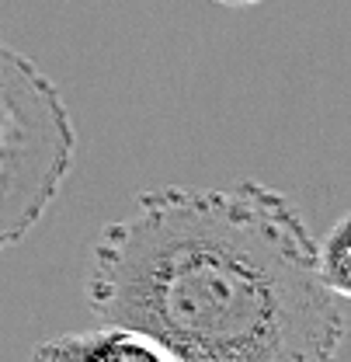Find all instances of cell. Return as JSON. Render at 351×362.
Returning a JSON list of instances; mask_svg holds the SVG:
<instances>
[{
    "mask_svg": "<svg viewBox=\"0 0 351 362\" xmlns=\"http://www.w3.org/2000/svg\"><path fill=\"white\" fill-rule=\"evenodd\" d=\"M348 230H351V220L348 213L345 216H338L331 230L323 233V240H316V275H320V282L334 293V296H341V300H348L351 293V240H348Z\"/></svg>",
    "mask_w": 351,
    "mask_h": 362,
    "instance_id": "cell-4",
    "label": "cell"
},
{
    "mask_svg": "<svg viewBox=\"0 0 351 362\" xmlns=\"http://www.w3.org/2000/svg\"><path fill=\"white\" fill-rule=\"evenodd\" d=\"M32 362H174L153 338L105 324L94 331H70L59 338L39 341L32 349Z\"/></svg>",
    "mask_w": 351,
    "mask_h": 362,
    "instance_id": "cell-3",
    "label": "cell"
},
{
    "mask_svg": "<svg viewBox=\"0 0 351 362\" xmlns=\"http://www.w3.org/2000/svg\"><path fill=\"white\" fill-rule=\"evenodd\" d=\"M213 4H226V7H251L258 0H213Z\"/></svg>",
    "mask_w": 351,
    "mask_h": 362,
    "instance_id": "cell-5",
    "label": "cell"
},
{
    "mask_svg": "<svg viewBox=\"0 0 351 362\" xmlns=\"http://www.w3.org/2000/svg\"><path fill=\"white\" fill-rule=\"evenodd\" d=\"M77 133L63 90L0 39V251L21 244L73 168Z\"/></svg>",
    "mask_w": 351,
    "mask_h": 362,
    "instance_id": "cell-2",
    "label": "cell"
},
{
    "mask_svg": "<svg viewBox=\"0 0 351 362\" xmlns=\"http://www.w3.org/2000/svg\"><path fill=\"white\" fill-rule=\"evenodd\" d=\"M316 240L285 192L167 185L143 192L88 262L101 324L174 362H338L348 314L316 275Z\"/></svg>",
    "mask_w": 351,
    "mask_h": 362,
    "instance_id": "cell-1",
    "label": "cell"
}]
</instances>
